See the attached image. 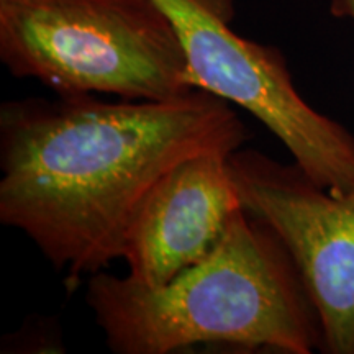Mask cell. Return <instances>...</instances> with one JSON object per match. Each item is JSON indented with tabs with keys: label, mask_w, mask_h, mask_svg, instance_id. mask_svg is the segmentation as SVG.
I'll return each instance as SVG.
<instances>
[{
	"label": "cell",
	"mask_w": 354,
	"mask_h": 354,
	"mask_svg": "<svg viewBox=\"0 0 354 354\" xmlns=\"http://www.w3.org/2000/svg\"><path fill=\"white\" fill-rule=\"evenodd\" d=\"M250 138L230 102L201 88L169 100H6L0 221L64 272L73 294L123 259L133 221L172 167L201 153L233 154Z\"/></svg>",
	"instance_id": "cell-1"
},
{
	"label": "cell",
	"mask_w": 354,
	"mask_h": 354,
	"mask_svg": "<svg viewBox=\"0 0 354 354\" xmlns=\"http://www.w3.org/2000/svg\"><path fill=\"white\" fill-rule=\"evenodd\" d=\"M230 156H190L154 185L128 233V276L149 286L166 284L220 246L243 210Z\"/></svg>",
	"instance_id": "cell-6"
},
{
	"label": "cell",
	"mask_w": 354,
	"mask_h": 354,
	"mask_svg": "<svg viewBox=\"0 0 354 354\" xmlns=\"http://www.w3.org/2000/svg\"><path fill=\"white\" fill-rule=\"evenodd\" d=\"M86 304L115 354H171L196 344L312 354L322 344L290 254L245 209L209 258L166 284L100 271L87 277Z\"/></svg>",
	"instance_id": "cell-2"
},
{
	"label": "cell",
	"mask_w": 354,
	"mask_h": 354,
	"mask_svg": "<svg viewBox=\"0 0 354 354\" xmlns=\"http://www.w3.org/2000/svg\"><path fill=\"white\" fill-rule=\"evenodd\" d=\"M243 209L281 238L322 331L320 351L354 354V190L330 192L292 162L240 148L228 158Z\"/></svg>",
	"instance_id": "cell-5"
},
{
	"label": "cell",
	"mask_w": 354,
	"mask_h": 354,
	"mask_svg": "<svg viewBox=\"0 0 354 354\" xmlns=\"http://www.w3.org/2000/svg\"><path fill=\"white\" fill-rule=\"evenodd\" d=\"M0 61L56 95L169 100L196 88L156 0H0Z\"/></svg>",
	"instance_id": "cell-3"
},
{
	"label": "cell",
	"mask_w": 354,
	"mask_h": 354,
	"mask_svg": "<svg viewBox=\"0 0 354 354\" xmlns=\"http://www.w3.org/2000/svg\"><path fill=\"white\" fill-rule=\"evenodd\" d=\"M330 13L336 19L354 21V0H330Z\"/></svg>",
	"instance_id": "cell-7"
},
{
	"label": "cell",
	"mask_w": 354,
	"mask_h": 354,
	"mask_svg": "<svg viewBox=\"0 0 354 354\" xmlns=\"http://www.w3.org/2000/svg\"><path fill=\"white\" fill-rule=\"evenodd\" d=\"M156 2L183 43L194 87L258 118L318 185L354 190V136L299 94L277 48L233 32V0Z\"/></svg>",
	"instance_id": "cell-4"
}]
</instances>
